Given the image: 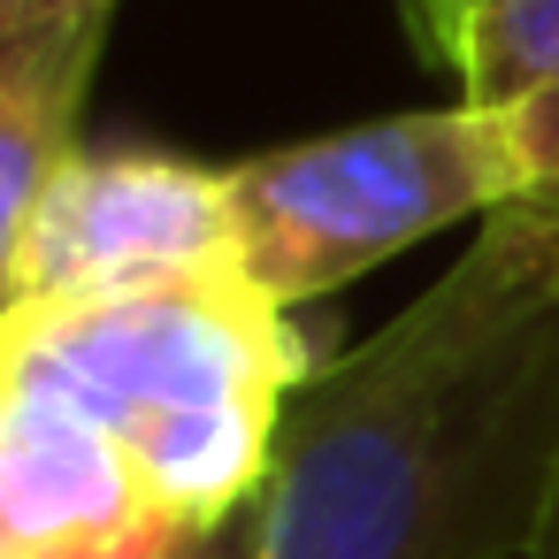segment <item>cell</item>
<instances>
[{"label":"cell","mask_w":559,"mask_h":559,"mask_svg":"<svg viewBox=\"0 0 559 559\" xmlns=\"http://www.w3.org/2000/svg\"><path fill=\"white\" fill-rule=\"evenodd\" d=\"M223 185L246 284H261L292 314L399 261L406 246L536 192L513 108L483 100L399 108L376 123L292 139L223 162Z\"/></svg>","instance_id":"3957f363"},{"label":"cell","mask_w":559,"mask_h":559,"mask_svg":"<svg viewBox=\"0 0 559 559\" xmlns=\"http://www.w3.org/2000/svg\"><path fill=\"white\" fill-rule=\"evenodd\" d=\"M314 368L299 314L246 269L9 307L0 330V383L62 406L169 536H207L261 498Z\"/></svg>","instance_id":"7a4b0ae2"},{"label":"cell","mask_w":559,"mask_h":559,"mask_svg":"<svg viewBox=\"0 0 559 559\" xmlns=\"http://www.w3.org/2000/svg\"><path fill=\"white\" fill-rule=\"evenodd\" d=\"M0 246H9V307L108 299L238 269L223 169L162 146H78L32 200V215L0 230Z\"/></svg>","instance_id":"277c9868"},{"label":"cell","mask_w":559,"mask_h":559,"mask_svg":"<svg viewBox=\"0 0 559 559\" xmlns=\"http://www.w3.org/2000/svg\"><path fill=\"white\" fill-rule=\"evenodd\" d=\"M116 0H0V230L78 154Z\"/></svg>","instance_id":"5b68a950"},{"label":"cell","mask_w":559,"mask_h":559,"mask_svg":"<svg viewBox=\"0 0 559 559\" xmlns=\"http://www.w3.org/2000/svg\"><path fill=\"white\" fill-rule=\"evenodd\" d=\"M536 559H559V506H551V536H544V551Z\"/></svg>","instance_id":"8fae6325"},{"label":"cell","mask_w":559,"mask_h":559,"mask_svg":"<svg viewBox=\"0 0 559 559\" xmlns=\"http://www.w3.org/2000/svg\"><path fill=\"white\" fill-rule=\"evenodd\" d=\"M513 123H521V154H528V185L559 192V85L536 100H513Z\"/></svg>","instance_id":"52a82bcc"},{"label":"cell","mask_w":559,"mask_h":559,"mask_svg":"<svg viewBox=\"0 0 559 559\" xmlns=\"http://www.w3.org/2000/svg\"><path fill=\"white\" fill-rule=\"evenodd\" d=\"M200 544V536H192ZM192 544H116V551H78V559H185Z\"/></svg>","instance_id":"30bf717a"},{"label":"cell","mask_w":559,"mask_h":559,"mask_svg":"<svg viewBox=\"0 0 559 559\" xmlns=\"http://www.w3.org/2000/svg\"><path fill=\"white\" fill-rule=\"evenodd\" d=\"M185 559H261V536H253V506L238 513V521H223V528H207Z\"/></svg>","instance_id":"9c48e42d"},{"label":"cell","mask_w":559,"mask_h":559,"mask_svg":"<svg viewBox=\"0 0 559 559\" xmlns=\"http://www.w3.org/2000/svg\"><path fill=\"white\" fill-rule=\"evenodd\" d=\"M475 9V0H406V16H414V39H421V55H437L444 62V47H452V24Z\"/></svg>","instance_id":"ba28073f"},{"label":"cell","mask_w":559,"mask_h":559,"mask_svg":"<svg viewBox=\"0 0 559 559\" xmlns=\"http://www.w3.org/2000/svg\"><path fill=\"white\" fill-rule=\"evenodd\" d=\"M444 62L460 70V100L513 108L559 85V0H475L452 24Z\"/></svg>","instance_id":"8992f818"},{"label":"cell","mask_w":559,"mask_h":559,"mask_svg":"<svg viewBox=\"0 0 559 559\" xmlns=\"http://www.w3.org/2000/svg\"><path fill=\"white\" fill-rule=\"evenodd\" d=\"M551 506L559 192H528L299 383L253 536L261 559H536Z\"/></svg>","instance_id":"6da1fadb"}]
</instances>
